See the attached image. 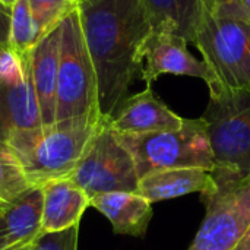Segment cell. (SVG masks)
<instances>
[{
	"instance_id": "obj_1",
	"label": "cell",
	"mask_w": 250,
	"mask_h": 250,
	"mask_svg": "<svg viewBox=\"0 0 250 250\" xmlns=\"http://www.w3.org/2000/svg\"><path fill=\"white\" fill-rule=\"evenodd\" d=\"M78 10L95 69L100 113L110 122L142 70L141 48L154 26L142 0H79Z\"/></svg>"
},
{
	"instance_id": "obj_2",
	"label": "cell",
	"mask_w": 250,
	"mask_h": 250,
	"mask_svg": "<svg viewBox=\"0 0 250 250\" xmlns=\"http://www.w3.org/2000/svg\"><path fill=\"white\" fill-rule=\"evenodd\" d=\"M104 119H72L15 133L6 146L34 186L67 179Z\"/></svg>"
},
{
	"instance_id": "obj_3",
	"label": "cell",
	"mask_w": 250,
	"mask_h": 250,
	"mask_svg": "<svg viewBox=\"0 0 250 250\" xmlns=\"http://www.w3.org/2000/svg\"><path fill=\"white\" fill-rule=\"evenodd\" d=\"M214 155V176L250 177V88H220L202 114Z\"/></svg>"
},
{
	"instance_id": "obj_4",
	"label": "cell",
	"mask_w": 250,
	"mask_h": 250,
	"mask_svg": "<svg viewBox=\"0 0 250 250\" xmlns=\"http://www.w3.org/2000/svg\"><path fill=\"white\" fill-rule=\"evenodd\" d=\"M62 44L56 91V122L103 119L95 69L83 38L78 7L60 22Z\"/></svg>"
},
{
	"instance_id": "obj_5",
	"label": "cell",
	"mask_w": 250,
	"mask_h": 250,
	"mask_svg": "<svg viewBox=\"0 0 250 250\" xmlns=\"http://www.w3.org/2000/svg\"><path fill=\"white\" fill-rule=\"evenodd\" d=\"M117 136L133 157L139 179L166 168L214 170V155L202 117L186 119L183 127L173 132Z\"/></svg>"
},
{
	"instance_id": "obj_6",
	"label": "cell",
	"mask_w": 250,
	"mask_h": 250,
	"mask_svg": "<svg viewBox=\"0 0 250 250\" xmlns=\"http://www.w3.org/2000/svg\"><path fill=\"white\" fill-rule=\"evenodd\" d=\"M89 199L110 192H138L139 176L133 157L117 133L104 122L67 177Z\"/></svg>"
},
{
	"instance_id": "obj_7",
	"label": "cell",
	"mask_w": 250,
	"mask_h": 250,
	"mask_svg": "<svg viewBox=\"0 0 250 250\" xmlns=\"http://www.w3.org/2000/svg\"><path fill=\"white\" fill-rule=\"evenodd\" d=\"M214 179L218 188L202 196L207 214L188 250H234L250 227V177Z\"/></svg>"
},
{
	"instance_id": "obj_8",
	"label": "cell",
	"mask_w": 250,
	"mask_h": 250,
	"mask_svg": "<svg viewBox=\"0 0 250 250\" xmlns=\"http://www.w3.org/2000/svg\"><path fill=\"white\" fill-rule=\"evenodd\" d=\"M193 44L215 72L221 88H250V25L204 12Z\"/></svg>"
},
{
	"instance_id": "obj_9",
	"label": "cell",
	"mask_w": 250,
	"mask_h": 250,
	"mask_svg": "<svg viewBox=\"0 0 250 250\" xmlns=\"http://www.w3.org/2000/svg\"><path fill=\"white\" fill-rule=\"evenodd\" d=\"M186 44L183 37L168 29H152L141 48V60L145 62L141 78L146 86H152V82L161 75H177L202 79L208 85L209 94L221 88L211 66L205 60H198Z\"/></svg>"
},
{
	"instance_id": "obj_10",
	"label": "cell",
	"mask_w": 250,
	"mask_h": 250,
	"mask_svg": "<svg viewBox=\"0 0 250 250\" xmlns=\"http://www.w3.org/2000/svg\"><path fill=\"white\" fill-rule=\"evenodd\" d=\"M185 120L152 92V86H146L144 91L127 97L108 125L120 135H146L179 130Z\"/></svg>"
},
{
	"instance_id": "obj_11",
	"label": "cell",
	"mask_w": 250,
	"mask_h": 250,
	"mask_svg": "<svg viewBox=\"0 0 250 250\" xmlns=\"http://www.w3.org/2000/svg\"><path fill=\"white\" fill-rule=\"evenodd\" d=\"M25 78L18 83L0 82V145L18 132L42 126L29 72V51L21 56Z\"/></svg>"
},
{
	"instance_id": "obj_12",
	"label": "cell",
	"mask_w": 250,
	"mask_h": 250,
	"mask_svg": "<svg viewBox=\"0 0 250 250\" xmlns=\"http://www.w3.org/2000/svg\"><path fill=\"white\" fill-rule=\"evenodd\" d=\"M60 23L44 34L29 51V72L38 100L42 126L56 122V91L60 63Z\"/></svg>"
},
{
	"instance_id": "obj_13",
	"label": "cell",
	"mask_w": 250,
	"mask_h": 250,
	"mask_svg": "<svg viewBox=\"0 0 250 250\" xmlns=\"http://www.w3.org/2000/svg\"><path fill=\"white\" fill-rule=\"evenodd\" d=\"M218 188L212 171L198 167L166 168L139 179L138 193L151 204L180 198L190 193L211 195Z\"/></svg>"
},
{
	"instance_id": "obj_14",
	"label": "cell",
	"mask_w": 250,
	"mask_h": 250,
	"mask_svg": "<svg viewBox=\"0 0 250 250\" xmlns=\"http://www.w3.org/2000/svg\"><path fill=\"white\" fill-rule=\"evenodd\" d=\"M40 188L42 189V234L60 233L81 224L91 201L79 186L70 179H56Z\"/></svg>"
},
{
	"instance_id": "obj_15",
	"label": "cell",
	"mask_w": 250,
	"mask_h": 250,
	"mask_svg": "<svg viewBox=\"0 0 250 250\" xmlns=\"http://www.w3.org/2000/svg\"><path fill=\"white\" fill-rule=\"evenodd\" d=\"M91 207L113 226L116 234L142 237L152 218V204L138 192H110L92 196Z\"/></svg>"
},
{
	"instance_id": "obj_16",
	"label": "cell",
	"mask_w": 250,
	"mask_h": 250,
	"mask_svg": "<svg viewBox=\"0 0 250 250\" xmlns=\"http://www.w3.org/2000/svg\"><path fill=\"white\" fill-rule=\"evenodd\" d=\"M0 215L10 248L35 243L42 234V189L32 186L16 201L1 205Z\"/></svg>"
},
{
	"instance_id": "obj_17",
	"label": "cell",
	"mask_w": 250,
	"mask_h": 250,
	"mask_svg": "<svg viewBox=\"0 0 250 250\" xmlns=\"http://www.w3.org/2000/svg\"><path fill=\"white\" fill-rule=\"evenodd\" d=\"M154 29H168L188 42L195 41L201 25L204 0H142Z\"/></svg>"
},
{
	"instance_id": "obj_18",
	"label": "cell",
	"mask_w": 250,
	"mask_h": 250,
	"mask_svg": "<svg viewBox=\"0 0 250 250\" xmlns=\"http://www.w3.org/2000/svg\"><path fill=\"white\" fill-rule=\"evenodd\" d=\"M41 34L32 16L28 0H18L10 7V34L9 48L22 56L34 48Z\"/></svg>"
},
{
	"instance_id": "obj_19",
	"label": "cell",
	"mask_w": 250,
	"mask_h": 250,
	"mask_svg": "<svg viewBox=\"0 0 250 250\" xmlns=\"http://www.w3.org/2000/svg\"><path fill=\"white\" fill-rule=\"evenodd\" d=\"M32 186L12 151L6 145H0V204L16 201Z\"/></svg>"
},
{
	"instance_id": "obj_20",
	"label": "cell",
	"mask_w": 250,
	"mask_h": 250,
	"mask_svg": "<svg viewBox=\"0 0 250 250\" xmlns=\"http://www.w3.org/2000/svg\"><path fill=\"white\" fill-rule=\"evenodd\" d=\"M78 1L79 0H28L41 37L56 28L70 10L78 7Z\"/></svg>"
},
{
	"instance_id": "obj_21",
	"label": "cell",
	"mask_w": 250,
	"mask_h": 250,
	"mask_svg": "<svg viewBox=\"0 0 250 250\" xmlns=\"http://www.w3.org/2000/svg\"><path fill=\"white\" fill-rule=\"evenodd\" d=\"M205 10L218 18H230L250 25V0H204Z\"/></svg>"
},
{
	"instance_id": "obj_22",
	"label": "cell",
	"mask_w": 250,
	"mask_h": 250,
	"mask_svg": "<svg viewBox=\"0 0 250 250\" xmlns=\"http://www.w3.org/2000/svg\"><path fill=\"white\" fill-rule=\"evenodd\" d=\"M79 226L60 233H44L35 243L34 250H78Z\"/></svg>"
},
{
	"instance_id": "obj_23",
	"label": "cell",
	"mask_w": 250,
	"mask_h": 250,
	"mask_svg": "<svg viewBox=\"0 0 250 250\" xmlns=\"http://www.w3.org/2000/svg\"><path fill=\"white\" fill-rule=\"evenodd\" d=\"M25 78L21 56L10 48L0 50V82L18 83Z\"/></svg>"
},
{
	"instance_id": "obj_24",
	"label": "cell",
	"mask_w": 250,
	"mask_h": 250,
	"mask_svg": "<svg viewBox=\"0 0 250 250\" xmlns=\"http://www.w3.org/2000/svg\"><path fill=\"white\" fill-rule=\"evenodd\" d=\"M10 34V7L0 4V47L9 48Z\"/></svg>"
},
{
	"instance_id": "obj_25",
	"label": "cell",
	"mask_w": 250,
	"mask_h": 250,
	"mask_svg": "<svg viewBox=\"0 0 250 250\" xmlns=\"http://www.w3.org/2000/svg\"><path fill=\"white\" fill-rule=\"evenodd\" d=\"M10 248L9 240H7V234H6V229H4V223L3 218L0 215V250H6ZM13 248V246H12Z\"/></svg>"
},
{
	"instance_id": "obj_26",
	"label": "cell",
	"mask_w": 250,
	"mask_h": 250,
	"mask_svg": "<svg viewBox=\"0 0 250 250\" xmlns=\"http://www.w3.org/2000/svg\"><path fill=\"white\" fill-rule=\"evenodd\" d=\"M234 250H250V227L245 233V236L242 237V240L239 242V245L234 248Z\"/></svg>"
},
{
	"instance_id": "obj_27",
	"label": "cell",
	"mask_w": 250,
	"mask_h": 250,
	"mask_svg": "<svg viewBox=\"0 0 250 250\" xmlns=\"http://www.w3.org/2000/svg\"><path fill=\"white\" fill-rule=\"evenodd\" d=\"M6 250H34V243H31V245H19V246H13V248H9Z\"/></svg>"
},
{
	"instance_id": "obj_28",
	"label": "cell",
	"mask_w": 250,
	"mask_h": 250,
	"mask_svg": "<svg viewBox=\"0 0 250 250\" xmlns=\"http://www.w3.org/2000/svg\"><path fill=\"white\" fill-rule=\"evenodd\" d=\"M18 0H0V4L6 6V7H12Z\"/></svg>"
},
{
	"instance_id": "obj_29",
	"label": "cell",
	"mask_w": 250,
	"mask_h": 250,
	"mask_svg": "<svg viewBox=\"0 0 250 250\" xmlns=\"http://www.w3.org/2000/svg\"><path fill=\"white\" fill-rule=\"evenodd\" d=\"M0 207H1V204H0Z\"/></svg>"
},
{
	"instance_id": "obj_30",
	"label": "cell",
	"mask_w": 250,
	"mask_h": 250,
	"mask_svg": "<svg viewBox=\"0 0 250 250\" xmlns=\"http://www.w3.org/2000/svg\"><path fill=\"white\" fill-rule=\"evenodd\" d=\"M0 50H1V47H0Z\"/></svg>"
}]
</instances>
